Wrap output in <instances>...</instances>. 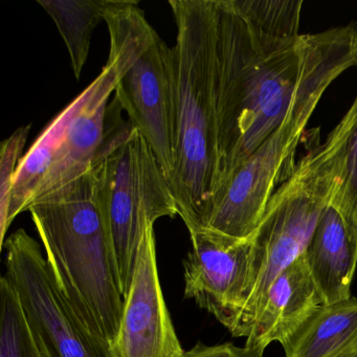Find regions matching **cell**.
<instances>
[{
	"label": "cell",
	"mask_w": 357,
	"mask_h": 357,
	"mask_svg": "<svg viewBox=\"0 0 357 357\" xmlns=\"http://www.w3.org/2000/svg\"><path fill=\"white\" fill-rule=\"evenodd\" d=\"M135 3L130 52L114 99L151 148L167 178L175 168V87L172 50Z\"/></svg>",
	"instance_id": "obj_7"
},
{
	"label": "cell",
	"mask_w": 357,
	"mask_h": 357,
	"mask_svg": "<svg viewBox=\"0 0 357 357\" xmlns=\"http://www.w3.org/2000/svg\"><path fill=\"white\" fill-rule=\"evenodd\" d=\"M51 16L70 53L73 72L80 79L95 29L104 22L108 0H37Z\"/></svg>",
	"instance_id": "obj_15"
},
{
	"label": "cell",
	"mask_w": 357,
	"mask_h": 357,
	"mask_svg": "<svg viewBox=\"0 0 357 357\" xmlns=\"http://www.w3.org/2000/svg\"><path fill=\"white\" fill-rule=\"evenodd\" d=\"M282 346L285 357L356 355L357 298L321 305Z\"/></svg>",
	"instance_id": "obj_13"
},
{
	"label": "cell",
	"mask_w": 357,
	"mask_h": 357,
	"mask_svg": "<svg viewBox=\"0 0 357 357\" xmlns=\"http://www.w3.org/2000/svg\"><path fill=\"white\" fill-rule=\"evenodd\" d=\"M114 357H183L158 275L154 227L139 248L132 282L124 296Z\"/></svg>",
	"instance_id": "obj_10"
},
{
	"label": "cell",
	"mask_w": 357,
	"mask_h": 357,
	"mask_svg": "<svg viewBox=\"0 0 357 357\" xmlns=\"http://www.w3.org/2000/svg\"><path fill=\"white\" fill-rule=\"evenodd\" d=\"M349 357H357V354L356 355H352V356H349Z\"/></svg>",
	"instance_id": "obj_20"
},
{
	"label": "cell",
	"mask_w": 357,
	"mask_h": 357,
	"mask_svg": "<svg viewBox=\"0 0 357 357\" xmlns=\"http://www.w3.org/2000/svg\"><path fill=\"white\" fill-rule=\"evenodd\" d=\"M342 144L335 130L319 139L267 202L250 239L248 287L234 337H248L275 280L304 254L337 189Z\"/></svg>",
	"instance_id": "obj_4"
},
{
	"label": "cell",
	"mask_w": 357,
	"mask_h": 357,
	"mask_svg": "<svg viewBox=\"0 0 357 357\" xmlns=\"http://www.w3.org/2000/svg\"><path fill=\"white\" fill-rule=\"evenodd\" d=\"M30 131L31 124L20 127L0 147V229L7 220L14 179Z\"/></svg>",
	"instance_id": "obj_18"
},
{
	"label": "cell",
	"mask_w": 357,
	"mask_h": 357,
	"mask_svg": "<svg viewBox=\"0 0 357 357\" xmlns=\"http://www.w3.org/2000/svg\"><path fill=\"white\" fill-rule=\"evenodd\" d=\"M176 24L172 50L175 168L169 185L190 234L202 231L218 179L216 0H169Z\"/></svg>",
	"instance_id": "obj_3"
},
{
	"label": "cell",
	"mask_w": 357,
	"mask_h": 357,
	"mask_svg": "<svg viewBox=\"0 0 357 357\" xmlns=\"http://www.w3.org/2000/svg\"><path fill=\"white\" fill-rule=\"evenodd\" d=\"M95 162L124 298L148 231L162 217L179 215L178 208L166 173L130 121L107 129Z\"/></svg>",
	"instance_id": "obj_5"
},
{
	"label": "cell",
	"mask_w": 357,
	"mask_h": 357,
	"mask_svg": "<svg viewBox=\"0 0 357 357\" xmlns=\"http://www.w3.org/2000/svg\"><path fill=\"white\" fill-rule=\"evenodd\" d=\"M321 305L304 255H301L269 288L245 346L264 353L271 342L284 344Z\"/></svg>",
	"instance_id": "obj_11"
},
{
	"label": "cell",
	"mask_w": 357,
	"mask_h": 357,
	"mask_svg": "<svg viewBox=\"0 0 357 357\" xmlns=\"http://www.w3.org/2000/svg\"><path fill=\"white\" fill-rule=\"evenodd\" d=\"M323 305L350 298L357 267V229L331 204L326 208L304 252Z\"/></svg>",
	"instance_id": "obj_12"
},
{
	"label": "cell",
	"mask_w": 357,
	"mask_h": 357,
	"mask_svg": "<svg viewBox=\"0 0 357 357\" xmlns=\"http://www.w3.org/2000/svg\"><path fill=\"white\" fill-rule=\"evenodd\" d=\"M0 357H49L6 275L0 280Z\"/></svg>",
	"instance_id": "obj_16"
},
{
	"label": "cell",
	"mask_w": 357,
	"mask_h": 357,
	"mask_svg": "<svg viewBox=\"0 0 357 357\" xmlns=\"http://www.w3.org/2000/svg\"><path fill=\"white\" fill-rule=\"evenodd\" d=\"M6 277L49 357H114L83 325L54 281L38 242L20 229L6 239Z\"/></svg>",
	"instance_id": "obj_8"
},
{
	"label": "cell",
	"mask_w": 357,
	"mask_h": 357,
	"mask_svg": "<svg viewBox=\"0 0 357 357\" xmlns=\"http://www.w3.org/2000/svg\"><path fill=\"white\" fill-rule=\"evenodd\" d=\"M26 211L56 285L83 325L112 349L124 298L97 162L76 181L33 202Z\"/></svg>",
	"instance_id": "obj_2"
},
{
	"label": "cell",
	"mask_w": 357,
	"mask_h": 357,
	"mask_svg": "<svg viewBox=\"0 0 357 357\" xmlns=\"http://www.w3.org/2000/svg\"><path fill=\"white\" fill-rule=\"evenodd\" d=\"M334 128L342 143V166L331 206L357 229V93Z\"/></svg>",
	"instance_id": "obj_17"
},
{
	"label": "cell",
	"mask_w": 357,
	"mask_h": 357,
	"mask_svg": "<svg viewBox=\"0 0 357 357\" xmlns=\"http://www.w3.org/2000/svg\"><path fill=\"white\" fill-rule=\"evenodd\" d=\"M84 93H81L70 105L66 106L37 137L26 155L22 156L14 179L5 227L1 229L0 240L5 243L6 235L14 219L26 211L35 194L45 181L56 152L63 139L70 119L82 103Z\"/></svg>",
	"instance_id": "obj_14"
},
{
	"label": "cell",
	"mask_w": 357,
	"mask_h": 357,
	"mask_svg": "<svg viewBox=\"0 0 357 357\" xmlns=\"http://www.w3.org/2000/svg\"><path fill=\"white\" fill-rule=\"evenodd\" d=\"M183 261L185 296L193 298L235 335L248 287L250 240L236 241L206 231L190 234Z\"/></svg>",
	"instance_id": "obj_9"
},
{
	"label": "cell",
	"mask_w": 357,
	"mask_h": 357,
	"mask_svg": "<svg viewBox=\"0 0 357 357\" xmlns=\"http://www.w3.org/2000/svg\"><path fill=\"white\" fill-rule=\"evenodd\" d=\"M214 199L305 98L357 68V22L301 34L302 0H216Z\"/></svg>",
	"instance_id": "obj_1"
},
{
	"label": "cell",
	"mask_w": 357,
	"mask_h": 357,
	"mask_svg": "<svg viewBox=\"0 0 357 357\" xmlns=\"http://www.w3.org/2000/svg\"><path fill=\"white\" fill-rule=\"evenodd\" d=\"M257 349L250 347H238L233 342L208 346L198 342L193 348L185 351L183 357H263Z\"/></svg>",
	"instance_id": "obj_19"
},
{
	"label": "cell",
	"mask_w": 357,
	"mask_h": 357,
	"mask_svg": "<svg viewBox=\"0 0 357 357\" xmlns=\"http://www.w3.org/2000/svg\"><path fill=\"white\" fill-rule=\"evenodd\" d=\"M324 93L317 91L298 102L235 171L214 200L202 231L236 241L252 239L267 202L296 169L298 145Z\"/></svg>",
	"instance_id": "obj_6"
}]
</instances>
